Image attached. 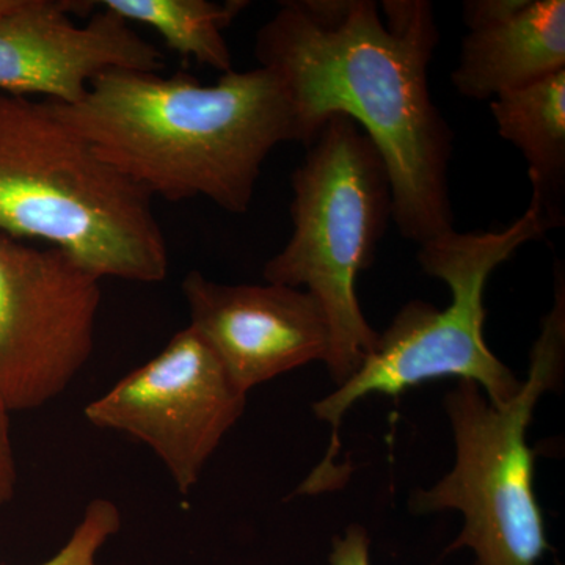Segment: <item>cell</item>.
<instances>
[{"label": "cell", "instance_id": "15", "mask_svg": "<svg viewBox=\"0 0 565 565\" xmlns=\"http://www.w3.org/2000/svg\"><path fill=\"white\" fill-rule=\"evenodd\" d=\"M10 415L0 404V505L13 500L18 487V465L11 440Z\"/></svg>", "mask_w": 565, "mask_h": 565}, {"label": "cell", "instance_id": "17", "mask_svg": "<svg viewBox=\"0 0 565 565\" xmlns=\"http://www.w3.org/2000/svg\"><path fill=\"white\" fill-rule=\"evenodd\" d=\"M20 0H0V17L9 13V11L17 9Z\"/></svg>", "mask_w": 565, "mask_h": 565}, {"label": "cell", "instance_id": "7", "mask_svg": "<svg viewBox=\"0 0 565 565\" xmlns=\"http://www.w3.org/2000/svg\"><path fill=\"white\" fill-rule=\"evenodd\" d=\"M102 280L65 253L0 236V404L32 412L90 362Z\"/></svg>", "mask_w": 565, "mask_h": 565}, {"label": "cell", "instance_id": "16", "mask_svg": "<svg viewBox=\"0 0 565 565\" xmlns=\"http://www.w3.org/2000/svg\"><path fill=\"white\" fill-rule=\"evenodd\" d=\"M330 565H371L370 537L362 526H349L344 537L334 539Z\"/></svg>", "mask_w": 565, "mask_h": 565}, {"label": "cell", "instance_id": "3", "mask_svg": "<svg viewBox=\"0 0 565 565\" xmlns=\"http://www.w3.org/2000/svg\"><path fill=\"white\" fill-rule=\"evenodd\" d=\"M0 236L57 248L99 280L154 285L169 245L143 189L103 161L50 102L0 93Z\"/></svg>", "mask_w": 565, "mask_h": 565}, {"label": "cell", "instance_id": "9", "mask_svg": "<svg viewBox=\"0 0 565 565\" xmlns=\"http://www.w3.org/2000/svg\"><path fill=\"white\" fill-rule=\"evenodd\" d=\"M20 0L0 17V93L79 102L109 71L161 73L166 55L95 2Z\"/></svg>", "mask_w": 565, "mask_h": 565}, {"label": "cell", "instance_id": "4", "mask_svg": "<svg viewBox=\"0 0 565 565\" xmlns=\"http://www.w3.org/2000/svg\"><path fill=\"white\" fill-rule=\"evenodd\" d=\"M555 228L531 195L530 206L503 232L457 233L456 230L419 245L424 273L448 285L451 303L444 310L414 300L401 308L360 370L313 405L315 414L332 426L326 459L297 493L333 489L341 476L334 468L340 451L338 427L356 401L370 393L397 396L404 390L441 377L475 382L493 405L514 399L522 382L490 351L484 340V294L498 266L522 245Z\"/></svg>", "mask_w": 565, "mask_h": 565}, {"label": "cell", "instance_id": "14", "mask_svg": "<svg viewBox=\"0 0 565 565\" xmlns=\"http://www.w3.org/2000/svg\"><path fill=\"white\" fill-rule=\"evenodd\" d=\"M121 512L114 501L95 498L85 508L81 522L61 552L40 565H98L96 556L104 544L120 531Z\"/></svg>", "mask_w": 565, "mask_h": 565}, {"label": "cell", "instance_id": "6", "mask_svg": "<svg viewBox=\"0 0 565 565\" xmlns=\"http://www.w3.org/2000/svg\"><path fill=\"white\" fill-rule=\"evenodd\" d=\"M556 297L531 351L530 373L514 399L493 405L475 382L446 394L456 462L433 489L418 490V514L459 511L463 530L449 550L471 548L476 565H537L548 550L544 515L534 492V455L526 430L542 394L555 388L565 364V292Z\"/></svg>", "mask_w": 565, "mask_h": 565}, {"label": "cell", "instance_id": "2", "mask_svg": "<svg viewBox=\"0 0 565 565\" xmlns=\"http://www.w3.org/2000/svg\"><path fill=\"white\" fill-rule=\"evenodd\" d=\"M50 104L151 199H204L232 214L250 207L270 152L297 141L285 87L262 66L221 74L212 85L184 73L109 71L79 102Z\"/></svg>", "mask_w": 565, "mask_h": 565}, {"label": "cell", "instance_id": "5", "mask_svg": "<svg viewBox=\"0 0 565 565\" xmlns=\"http://www.w3.org/2000/svg\"><path fill=\"white\" fill-rule=\"evenodd\" d=\"M291 184V237L266 263L263 277L315 297L329 323L323 363L340 386L377 345L356 281L373 264L392 218V184L373 141L343 115L323 122Z\"/></svg>", "mask_w": 565, "mask_h": 565}, {"label": "cell", "instance_id": "13", "mask_svg": "<svg viewBox=\"0 0 565 565\" xmlns=\"http://www.w3.org/2000/svg\"><path fill=\"white\" fill-rule=\"evenodd\" d=\"M128 24H140L158 33L169 50L225 74L233 71V55L225 29L248 6L244 0H99Z\"/></svg>", "mask_w": 565, "mask_h": 565}, {"label": "cell", "instance_id": "11", "mask_svg": "<svg viewBox=\"0 0 565 565\" xmlns=\"http://www.w3.org/2000/svg\"><path fill=\"white\" fill-rule=\"evenodd\" d=\"M452 85L465 98L493 99L565 70L564 0H471Z\"/></svg>", "mask_w": 565, "mask_h": 565}, {"label": "cell", "instance_id": "12", "mask_svg": "<svg viewBox=\"0 0 565 565\" xmlns=\"http://www.w3.org/2000/svg\"><path fill=\"white\" fill-rule=\"evenodd\" d=\"M498 134L519 148L527 162L533 196L553 225L563 215L557 196L565 181V70L504 93L490 103Z\"/></svg>", "mask_w": 565, "mask_h": 565}, {"label": "cell", "instance_id": "1", "mask_svg": "<svg viewBox=\"0 0 565 565\" xmlns=\"http://www.w3.org/2000/svg\"><path fill=\"white\" fill-rule=\"evenodd\" d=\"M437 44L426 0H289L255 41L291 102L297 141L308 147L332 115L356 122L388 172L393 221L418 245L455 230V134L427 84Z\"/></svg>", "mask_w": 565, "mask_h": 565}, {"label": "cell", "instance_id": "8", "mask_svg": "<svg viewBox=\"0 0 565 565\" xmlns=\"http://www.w3.org/2000/svg\"><path fill=\"white\" fill-rule=\"evenodd\" d=\"M237 388L193 327L173 334L158 355L85 407L92 426L136 438L158 456L178 492L199 484L223 437L243 416Z\"/></svg>", "mask_w": 565, "mask_h": 565}, {"label": "cell", "instance_id": "10", "mask_svg": "<svg viewBox=\"0 0 565 565\" xmlns=\"http://www.w3.org/2000/svg\"><path fill=\"white\" fill-rule=\"evenodd\" d=\"M189 316L237 388L248 394L278 375L326 362V315L303 289L264 282L225 285L191 270L182 281Z\"/></svg>", "mask_w": 565, "mask_h": 565}]
</instances>
